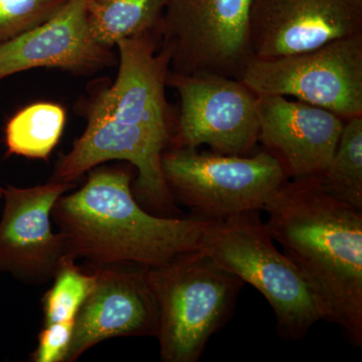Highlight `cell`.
Here are the masks:
<instances>
[{"instance_id": "2e32d148", "label": "cell", "mask_w": 362, "mask_h": 362, "mask_svg": "<svg viewBox=\"0 0 362 362\" xmlns=\"http://www.w3.org/2000/svg\"><path fill=\"white\" fill-rule=\"evenodd\" d=\"M66 119V109L54 102H35L23 107L7 121V156L49 158L61 140Z\"/></svg>"}, {"instance_id": "44dd1931", "label": "cell", "mask_w": 362, "mask_h": 362, "mask_svg": "<svg viewBox=\"0 0 362 362\" xmlns=\"http://www.w3.org/2000/svg\"><path fill=\"white\" fill-rule=\"evenodd\" d=\"M2 197H4V187H0V201H1Z\"/></svg>"}, {"instance_id": "5b68a950", "label": "cell", "mask_w": 362, "mask_h": 362, "mask_svg": "<svg viewBox=\"0 0 362 362\" xmlns=\"http://www.w3.org/2000/svg\"><path fill=\"white\" fill-rule=\"evenodd\" d=\"M259 213L246 211L211 221L202 250L258 290L273 309L279 337L298 341L324 320L322 310L301 272L278 251Z\"/></svg>"}, {"instance_id": "5bb4252c", "label": "cell", "mask_w": 362, "mask_h": 362, "mask_svg": "<svg viewBox=\"0 0 362 362\" xmlns=\"http://www.w3.org/2000/svg\"><path fill=\"white\" fill-rule=\"evenodd\" d=\"M257 97L259 142L281 162L289 180L320 177L334 156L344 119L299 100Z\"/></svg>"}, {"instance_id": "277c9868", "label": "cell", "mask_w": 362, "mask_h": 362, "mask_svg": "<svg viewBox=\"0 0 362 362\" xmlns=\"http://www.w3.org/2000/svg\"><path fill=\"white\" fill-rule=\"evenodd\" d=\"M159 311L162 362H197L232 319L245 283L204 250L148 268Z\"/></svg>"}, {"instance_id": "ba28073f", "label": "cell", "mask_w": 362, "mask_h": 362, "mask_svg": "<svg viewBox=\"0 0 362 362\" xmlns=\"http://www.w3.org/2000/svg\"><path fill=\"white\" fill-rule=\"evenodd\" d=\"M239 80L256 95L293 98L344 120L362 116V33L302 54L252 58Z\"/></svg>"}, {"instance_id": "7a4b0ae2", "label": "cell", "mask_w": 362, "mask_h": 362, "mask_svg": "<svg viewBox=\"0 0 362 362\" xmlns=\"http://www.w3.org/2000/svg\"><path fill=\"white\" fill-rule=\"evenodd\" d=\"M272 238L310 286L324 320L362 345V211L338 201L319 177L288 180L267 202Z\"/></svg>"}, {"instance_id": "8992f818", "label": "cell", "mask_w": 362, "mask_h": 362, "mask_svg": "<svg viewBox=\"0 0 362 362\" xmlns=\"http://www.w3.org/2000/svg\"><path fill=\"white\" fill-rule=\"evenodd\" d=\"M161 166L175 201L202 221L264 211L269 199L289 180L281 162L265 149L255 156H233L169 148Z\"/></svg>"}, {"instance_id": "ffe728a7", "label": "cell", "mask_w": 362, "mask_h": 362, "mask_svg": "<svg viewBox=\"0 0 362 362\" xmlns=\"http://www.w3.org/2000/svg\"><path fill=\"white\" fill-rule=\"evenodd\" d=\"M75 321L47 324L40 332L39 343L33 351L35 362H66L73 338Z\"/></svg>"}, {"instance_id": "ac0fdd59", "label": "cell", "mask_w": 362, "mask_h": 362, "mask_svg": "<svg viewBox=\"0 0 362 362\" xmlns=\"http://www.w3.org/2000/svg\"><path fill=\"white\" fill-rule=\"evenodd\" d=\"M52 286L42 300L44 325L76 321L81 307L94 289L96 277L76 259L65 257L52 278Z\"/></svg>"}, {"instance_id": "8fae6325", "label": "cell", "mask_w": 362, "mask_h": 362, "mask_svg": "<svg viewBox=\"0 0 362 362\" xmlns=\"http://www.w3.org/2000/svg\"><path fill=\"white\" fill-rule=\"evenodd\" d=\"M94 289L81 307L66 362H75L95 345L116 337H156L158 305L148 268L93 265Z\"/></svg>"}, {"instance_id": "6da1fadb", "label": "cell", "mask_w": 362, "mask_h": 362, "mask_svg": "<svg viewBox=\"0 0 362 362\" xmlns=\"http://www.w3.org/2000/svg\"><path fill=\"white\" fill-rule=\"evenodd\" d=\"M116 51L115 80L90 95L85 131L59 159L51 180L75 182L106 162L125 161L137 175L132 189L138 202L156 216L181 218L161 166L175 123L166 98L168 54L157 33L121 40Z\"/></svg>"}, {"instance_id": "52a82bcc", "label": "cell", "mask_w": 362, "mask_h": 362, "mask_svg": "<svg viewBox=\"0 0 362 362\" xmlns=\"http://www.w3.org/2000/svg\"><path fill=\"white\" fill-rule=\"evenodd\" d=\"M252 0H165L159 33L169 71L239 80L252 58Z\"/></svg>"}, {"instance_id": "d6986e66", "label": "cell", "mask_w": 362, "mask_h": 362, "mask_svg": "<svg viewBox=\"0 0 362 362\" xmlns=\"http://www.w3.org/2000/svg\"><path fill=\"white\" fill-rule=\"evenodd\" d=\"M70 0H0V45L56 16Z\"/></svg>"}, {"instance_id": "3957f363", "label": "cell", "mask_w": 362, "mask_h": 362, "mask_svg": "<svg viewBox=\"0 0 362 362\" xmlns=\"http://www.w3.org/2000/svg\"><path fill=\"white\" fill-rule=\"evenodd\" d=\"M134 173L130 164L97 166L80 189L59 197L52 218L66 257L93 265L154 268L202 249L211 221L149 213L133 194Z\"/></svg>"}, {"instance_id": "9a60e30c", "label": "cell", "mask_w": 362, "mask_h": 362, "mask_svg": "<svg viewBox=\"0 0 362 362\" xmlns=\"http://www.w3.org/2000/svg\"><path fill=\"white\" fill-rule=\"evenodd\" d=\"M164 4L165 0H89L90 32L113 49L121 40L159 33Z\"/></svg>"}, {"instance_id": "7c38bea8", "label": "cell", "mask_w": 362, "mask_h": 362, "mask_svg": "<svg viewBox=\"0 0 362 362\" xmlns=\"http://www.w3.org/2000/svg\"><path fill=\"white\" fill-rule=\"evenodd\" d=\"M362 33V0H252V58L313 51Z\"/></svg>"}, {"instance_id": "30bf717a", "label": "cell", "mask_w": 362, "mask_h": 362, "mask_svg": "<svg viewBox=\"0 0 362 362\" xmlns=\"http://www.w3.org/2000/svg\"><path fill=\"white\" fill-rule=\"evenodd\" d=\"M75 187V182L51 180L32 187H4L0 273L26 284L52 280L66 257L63 233L52 230V209L62 195Z\"/></svg>"}, {"instance_id": "4fadbf2b", "label": "cell", "mask_w": 362, "mask_h": 362, "mask_svg": "<svg viewBox=\"0 0 362 362\" xmlns=\"http://www.w3.org/2000/svg\"><path fill=\"white\" fill-rule=\"evenodd\" d=\"M88 4L70 0L42 25L0 45V81L33 69L89 76L115 65V49L101 44L90 32Z\"/></svg>"}, {"instance_id": "e0dca14e", "label": "cell", "mask_w": 362, "mask_h": 362, "mask_svg": "<svg viewBox=\"0 0 362 362\" xmlns=\"http://www.w3.org/2000/svg\"><path fill=\"white\" fill-rule=\"evenodd\" d=\"M319 181L331 197L362 211V116L345 120L334 156Z\"/></svg>"}, {"instance_id": "9c48e42d", "label": "cell", "mask_w": 362, "mask_h": 362, "mask_svg": "<svg viewBox=\"0 0 362 362\" xmlns=\"http://www.w3.org/2000/svg\"><path fill=\"white\" fill-rule=\"evenodd\" d=\"M166 85L180 97L170 148L207 145L223 156H251L259 142L258 97L242 81L169 71Z\"/></svg>"}]
</instances>
